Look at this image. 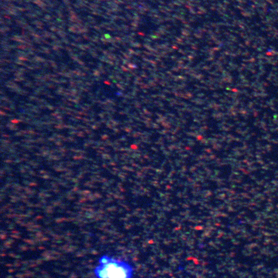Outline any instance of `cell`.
I'll return each mask as SVG.
<instances>
[{
  "instance_id": "6da1fadb",
  "label": "cell",
  "mask_w": 278,
  "mask_h": 278,
  "mask_svg": "<svg viewBox=\"0 0 278 278\" xmlns=\"http://www.w3.org/2000/svg\"><path fill=\"white\" fill-rule=\"evenodd\" d=\"M94 272L97 278H132L134 270L127 262L102 256Z\"/></svg>"
}]
</instances>
